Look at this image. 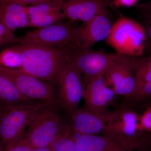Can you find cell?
I'll return each mask as SVG.
<instances>
[{
	"label": "cell",
	"instance_id": "29",
	"mask_svg": "<svg viewBox=\"0 0 151 151\" xmlns=\"http://www.w3.org/2000/svg\"><path fill=\"white\" fill-rule=\"evenodd\" d=\"M134 6L139 11H148L151 12V1L147 2L137 4Z\"/></svg>",
	"mask_w": 151,
	"mask_h": 151
},
{
	"label": "cell",
	"instance_id": "19",
	"mask_svg": "<svg viewBox=\"0 0 151 151\" xmlns=\"http://www.w3.org/2000/svg\"><path fill=\"white\" fill-rule=\"evenodd\" d=\"M50 147L51 151H76L72 129L65 117H61L59 133Z\"/></svg>",
	"mask_w": 151,
	"mask_h": 151
},
{
	"label": "cell",
	"instance_id": "1",
	"mask_svg": "<svg viewBox=\"0 0 151 151\" xmlns=\"http://www.w3.org/2000/svg\"><path fill=\"white\" fill-rule=\"evenodd\" d=\"M21 69L42 81L54 84L60 70L66 62L65 48L32 43L18 44Z\"/></svg>",
	"mask_w": 151,
	"mask_h": 151
},
{
	"label": "cell",
	"instance_id": "22",
	"mask_svg": "<svg viewBox=\"0 0 151 151\" xmlns=\"http://www.w3.org/2000/svg\"><path fill=\"white\" fill-rule=\"evenodd\" d=\"M66 18L62 11L29 17V27L41 28L63 22Z\"/></svg>",
	"mask_w": 151,
	"mask_h": 151
},
{
	"label": "cell",
	"instance_id": "21",
	"mask_svg": "<svg viewBox=\"0 0 151 151\" xmlns=\"http://www.w3.org/2000/svg\"><path fill=\"white\" fill-rule=\"evenodd\" d=\"M63 0H49L29 6H26L29 17L61 11Z\"/></svg>",
	"mask_w": 151,
	"mask_h": 151
},
{
	"label": "cell",
	"instance_id": "9",
	"mask_svg": "<svg viewBox=\"0 0 151 151\" xmlns=\"http://www.w3.org/2000/svg\"><path fill=\"white\" fill-rule=\"evenodd\" d=\"M73 22H61L27 32L21 37L20 43H32L62 48L75 46L77 27Z\"/></svg>",
	"mask_w": 151,
	"mask_h": 151
},
{
	"label": "cell",
	"instance_id": "16",
	"mask_svg": "<svg viewBox=\"0 0 151 151\" xmlns=\"http://www.w3.org/2000/svg\"><path fill=\"white\" fill-rule=\"evenodd\" d=\"M0 22L12 32L29 27L26 6L14 3H0Z\"/></svg>",
	"mask_w": 151,
	"mask_h": 151
},
{
	"label": "cell",
	"instance_id": "5",
	"mask_svg": "<svg viewBox=\"0 0 151 151\" xmlns=\"http://www.w3.org/2000/svg\"><path fill=\"white\" fill-rule=\"evenodd\" d=\"M57 105L44 103L27 128L24 138L34 148L50 147L58 135L61 116Z\"/></svg>",
	"mask_w": 151,
	"mask_h": 151
},
{
	"label": "cell",
	"instance_id": "14",
	"mask_svg": "<svg viewBox=\"0 0 151 151\" xmlns=\"http://www.w3.org/2000/svg\"><path fill=\"white\" fill-rule=\"evenodd\" d=\"M112 24L109 11L96 16L91 20L77 27L76 47L87 48L94 43L106 40Z\"/></svg>",
	"mask_w": 151,
	"mask_h": 151
},
{
	"label": "cell",
	"instance_id": "13",
	"mask_svg": "<svg viewBox=\"0 0 151 151\" xmlns=\"http://www.w3.org/2000/svg\"><path fill=\"white\" fill-rule=\"evenodd\" d=\"M113 0H63L61 11L66 19L85 23L108 11Z\"/></svg>",
	"mask_w": 151,
	"mask_h": 151
},
{
	"label": "cell",
	"instance_id": "27",
	"mask_svg": "<svg viewBox=\"0 0 151 151\" xmlns=\"http://www.w3.org/2000/svg\"><path fill=\"white\" fill-rule=\"evenodd\" d=\"M49 0H0V3H14L24 6H29Z\"/></svg>",
	"mask_w": 151,
	"mask_h": 151
},
{
	"label": "cell",
	"instance_id": "12",
	"mask_svg": "<svg viewBox=\"0 0 151 151\" xmlns=\"http://www.w3.org/2000/svg\"><path fill=\"white\" fill-rule=\"evenodd\" d=\"M85 85L83 98L85 108L96 113L108 111L116 95L106 83L104 73L90 78Z\"/></svg>",
	"mask_w": 151,
	"mask_h": 151
},
{
	"label": "cell",
	"instance_id": "24",
	"mask_svg": "<svg viewBox=\"0 0 151 151\" xmlns=\"http://www.w3.org/2000/svg\"><path fill=\"white\" fill-rule=\"evenodd\" d=\"M142 19L141 23L145 30L147 37V45L145 52L146 55L151 54V12L139 11Z\"/></svg>",
	"mask_w": 151,
	"mask_h": 151
},
{
	"label": "cell",
	"instance_id": "10",
	"mask_svg": "<svg viewBox=\"0 0 151 151\" xmlns=\"http://www.w3.org/2000/svg\"><path fill=\"white\" fill-rule=\"evenodd\" d=\"M139 57L122 55L105 70V81L116 96L128 97L134 91Z\"/></svg>",
	"mask_w": 151,
	"mask_h": 151
},
{
	"label": "cell",
	"instance_id": "32",
	"mask_svg": "<svg viewBox=\"0 0 151 151\" xmlns=\"http://www.w3.org/2000/svg\"><path fill=\"white\" fill-rule=\"evenodd\" d=\"M0 151H4V149L2 148L1 146H0Z\"/></svg>",
	"mask_w": 151,
	"mask_h": 151
},
{
	"label": "cell",
	"instance_id": "31",
	"mask_svg": "<svg viewBox=\"0 0 151 151\" xmlns=\"http://www.w3.org/2000/svg\"><path fill=\"white\" fill-rule=\"evenodd\" d=\"M118 151H136L134 150H132V149H131L128 148H126L122 149V150H119Z\"/></svg>",
	"mask_w": 151,
	"mask_h": 151
},
{
	"label": "cell",
	"instance_id": "2",
	"mask_svg": "<svg viewBox=\"0 0 151 151\" xmlns=\"http://www.w3.org/2000/svg\"><path fill=\"white\" fill-rule=\"evenodd\" d=\"M102 134L136 151H151V132L143 129L134 109L121 106L114 111Z\"/></svg>",
	"mask_w": 151,
	"mask_h": 151
},
{
	"label": "cell",
	"instance_id": "8",
	"mask_svg": "<svg viewBox=\"0 0 151 151\" xmlns=\"http://www.w3.org/2000/svg\"><path fill=\"white\" fill-rule=\"evenodd\" d=\"M0 73L13 81L19 92L30 100L57 105L54 84L39 79L20 69L0 66Z\"/></svg>",
	"mask_w": 151,
	"mask_h": 151
},
{
	"label": "cell",
	"instance_id": "6",
	"mask_svg": "<svg viewBox=\"0 0 151 151\" xmlns=\"http://www.w3.org/2000/svg\"><path fill=\"white\" fill-rule=\"evenodd\" d=\"M57 105L65 114L78 108L85 89L82 75L71 63L62 65L55 84Z\"/></svg>",
	"mask_w": 151,
	"mask_h": 151
},
{
	"label": "cell",
	"instance_id": "28",
	"mask_svg": "<svg viewBox=\"0 0 151 151\" xmlns=\"http://www.w3.org/2000/svg\"><path fill=\"white\" fill-rule=\"evenodd\" d=\"M138 0H113L112 4L116 7L135 6L137 4Z\"/></svg>",
	"mask_w": 151,
	"mask_h": 151
},
{
	"label": "cell",
	"instance_id": "20",
	"mask_svg": "<svg viewBox=\"0 0 151 151\" xmlns=\"http://www.w3.org/2000/svg\"><path fill=\"white\" fill-rule=\"evenodd\" d=\"M135 77L136 85L135 89L151 81V54L138 58Z\"/></svg>",
	"mask_w": 151,
	"mask_h": 151
},
{
	"label": "cell",
	"instance_id": "7",
	"mask_svg": "<svg viewBox=\"0 0 151 151\" xmlns=\"http://www.w3.org/2000/svg\"><path fill=\"white\" fill-rule=\"evenodd\" d=\"M66 61L71 63L84 77V85L90 78L103 74L114 61L122 55L96 51L90 47H65Z\"/></svg>",
	"mask_w": 151,
	"mask_h": 151
},
{
	"label": "cell",
	"instance_id": "3",
	"mask_svg": "<svg viewBox=\"0 0 151 151\" xmlns=\"http://www.w3.org/2000/svg\"><path fill=\"white\" fill-rule=\"evenodd\" d=\"M106 43L119 54L141 57L145 53L147 37L142 24L128 17L121 16L112 24Z\"/></svg>",
	"mask_w": 151,
	"mask_h": 151
},
{
	"label": "cell",
	"instance_id": "23",
	"mask_svg": "<svg viewBox=\"0 0 151 151\" xmlns=\"http://www.w3.org/2000/svg\"><path fill=\"white\" fill-rule=\"evenodd\" d=\"M21 37L14 34L0 22V49L20 43Z\"/></svg>",
	"mask_w": 151,
	"mask_h": 151
},
{
	"label": "cell",
	"instance_id": "18",
	"mask_svg": "<svg viewBox=\"0 0 151 151\" xmlns=\"http://www.w3.org/2000/svg\"><path fill=\"white\" fill-rule=\"evenodd\" d=\"M151 106V81L141 85L132 94L124 97L121 106L142 110Z\"/></svg>",
	"mask_w": 151,
	"mask_h": 151
},
{
	"label": "cell",
	"instance_id": "25",
	"mask_svg": "<svg viewBox=\"0 0 151 151\" xmlns=\"http://www.w3.org/2000/svg\"><path fill=\"white\" fill-rule=\"evenodd\" d=\"M24 136L7 146L4 151H32L33 148L25 140Z\"/></svg>",
	"mask_w": 151,
	"mask_h": 151
},
{
	"label": "cell",
	"instance_id": "4",
	"mask_svg": "<svg viewBox=\"0 0 151 151\" xmlns=\"http://www.w3.org/2000/svg\"><path fill=\"white\" fill-rule=\"evenodd\" d=\"M44 103L38 101L20 105L0 104V146L4 150L24 136L32 118Z\"/></svg>",
	"mask_w": 151,
	"mask_h": 151
},
{
	"label": "cell",
	"instance_id": "26",
	"mask_svg": "<svg viewBox=\"0 0 151 151\" xmlns=\"http://www.w3.org/2000/svg\"><path fill=\"white\" fill-rule=\"evenodd\" d=\"M142 113L139 115V122L142 128L151 132V106L142 110Z\"/></svg>",
	"mask_w": 151,
	"mask_h": 151
},
{
	"label": "cell",
	"instance_id": "15",
	"mask_svg": "<svg viewBox=\"0 0 151 151\" xmlns=\"http://www.w3.org/2000/svg\"><path fill=\"white\" fill-rule=\"evenodd\" d=\"M73 136L76 151H118L127 148L119 141L105 135Z\"/></svg>",
	"mask_w": 151,
	"mask_h": 151
},
{
	"label": "cell",
	"instance_id": "11",
	"mask_svg": "<svg viewBox=\"0 0 151 151\" xmlns=\"http://www.w3.org/2000/svg\"><path fill=\"white\" fill-rule=\"evenodd\" d=\"M114 111L98 113L86 108H79L65 114L74 135L102 134Z\"/></svg>",
	"mask_w": 151,
	"mask_h": 151
},
{
	"label": "cell",
	"instance_id": "30",
	"mask_svg": "<svg viewBox=\"0 0 151 151\" xmlns=\"http://www.w3.org/2000/svg\"><path fill=\"white\" fill-rule=\"evenodd\" d=\"M32 151H51L50 147L42 148H34Z\"/></svg>",
	"mask_w": 151,
	"mask_h": 151
},
{
	"label": "cell",
	"instance_id": "17",
	"mask_svg": "<svg viewBox=\"0 0 151 151\" xmlns=\"http://www.w3.org/2000/svg\"><path fill=\"white\" fill-rule=\"evenodd\" d=\"M36 102L24 96L9 78L0 73V104L20 105Z\"/></svg>",
	"mask_w": 151,
	"mask_h": 151
}]
</instances>
